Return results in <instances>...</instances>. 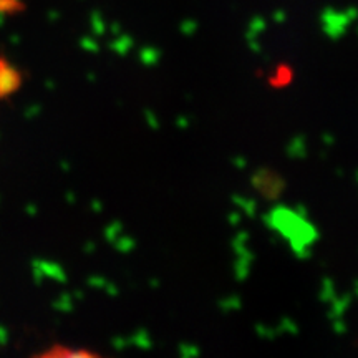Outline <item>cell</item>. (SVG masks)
I'll use <instances>...</instances> for the list:
<instances>
[{
  "mask_svg": "<svg viewBox=\"0 0 358 358\" xmlns=\"http://www.w3.org/2000/svg\"><path fill=\"white\" fill-rule=\"evenodd\" d=\"M22 77L19 70L12 66L8 62L0 58V96H8L20 87Z\"/></svg>",
  "mask_w": 358,
  "mask_h": 358,
  "instance_id": "6da1fadb",
  "label": "cell"
},
{
  "mask_svg": "<svg viewBox=\"0 0 358 358\" xmlns=\"http://www.w3.org/2000/svg\"><path fill=\"white\" fill-rule=\"evenodd\" d=\"M34 268V277L40 282L43 277H48V279H55L58 282H65V272L62 271L60 266L57 264L47 262V261H34L32 264Z\"/></svg>",
  "mask_w": 358,
  "mask_h": 358,
  "instance_id": "7a4b0ae2",
  "label": "cell"
},
{
  "mask_svg": "<svg viewBox=\"0 0 358 358\" xmlns=\"http://www.w3.org/2000/svg\"><path fill=\"white\" fill-rule=\"evenodd\" d=\"M53 306H55V308H58V310H70L71 301H70V297H66V295H62V297L58 299Z\"/></svg>",
  "mask_w": 358,
  "mask_h": 358,
  "instance_id": "3957f363",
  "label": "cell"
},
{
  "mask_svg": "<svg viewBox=\"0 0 358 358\" xmlns=\"http://www.w3.org/2000/svg\"><path fill=\"white\" fill-rule=\"evenodd\" d=\"M8 342V332L6 327L0 325V345H6V343Z\"/></svg>",
  "mask_w": 358,
  "mask_h": 358,
  "instance_id": "277c9868",
  "label": "cell"
},
{
  "mask_svg": "<svg viewBox=\"0 0 358 358\" xmlns=\"http://www.w3.org/2000/svg\"><path fill=\"white\" fill-rule=\"evenodd\" d=\"M27 211H29V214H32V216H34V214H35V208H32V206H29V208H27Z\"/></svg>",
  "mask_w": 358,
  "mask_h": 358,
  "instance_id": "5b68a950",
  "label": "cell"
}]
</instances>
